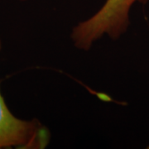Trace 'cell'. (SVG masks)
<instances>
[{
    "label": "cell",
    "instance_id": "cell-3",
    "mask_svg": "<svg viewBox=\"0 0 149 149\" xmlns=\"http://www.w3.org/2000/svg\"><path fill=\"white\" fill-rule=\"evenodd\" d=\"M22 1H25V0H22Z\"/></svg>",
    "mask_w": 149,
    "mask_h": 149
},
{
    "label": "cell",
    "instance_id": "cell-2",
    "mask_svg": "<svg viewBox=\"0 0 149 149\" xmlns=\"http://www.w3.org/2000/svg\"><path fill=\"white\" fill-rule=\"evenodd\" d=\"M1 48L0 40V51ZM49 140L47 128L37 119L17 118L9 110L0 91V149L44 148Z\"/></svg>",
    "mask_w": 149,
    "mask_h": 149
},
{
    "label": "cell",
    "instance_id": "cell-1",
    "mask_svg": "<svg viewBox=\"0 0 149 149\" xmlns=\"http://www.w3.org/2000/svg\"><path fill=\"white\" fill-rule=\"evenodd\" d=\"M149 0H106L101 8L86 20L75 25L70 39L77 49L90 50L102 37L117 40L129 26V13L135 3L145 4Z\"/></svg>",
    "mask_w": 149,
    "mask_h": 149
}]
</instances>
